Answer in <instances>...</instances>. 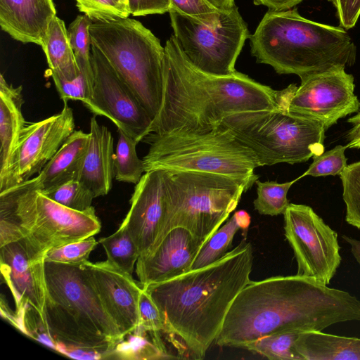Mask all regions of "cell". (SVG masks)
Listing matches in <instances>:
<instances>
[{"instance_id": "cell-15", "label": "cell", "mask_w": 360, "mask_h": 360, "mask_svg": "<svg viewBox=\"0 0 360 360\" xmlns=\"http://www.w3.org/2000/svg\"><path fill=\"white\" fill-rule=\"evenodd\" d=\"M62 110L44 120L26 123L13 154L2 192L39 174L75 131V119L68 102Z\"/></svg>"}, {"instance_id": "cell-30", "label": "cell", "mask_w": 360, "mask_h": 360, "mask_svg": "<svg viewBox=\"0 0 360 360\" xmlns=\"http://www.w3.org/2000/svg\"><path fill=\"white\" fill-rule=\"evenodd\" d=\"M298 179L281 184L257 180V197L253 202L255 209L263 215L276 216L283 214L290 204L287 198L288 190Z\"/></svg>"}, {"instance_id": "cell-24", "label": "cell", "mask_w": 360, "mask_h": 360, "mask_svg": "<svg viewBox=\"0 0 360 360\" xmlns=\"http://www.w3.org/2000/svg\"><path fill=\"white\" fill-rule=\"evenodd\" d=\"M294 350L302 360H360V338L306 331L299 334Z\"/></svg>"}, {"instance_id": "cell-28", "label": "cell", "mask_w": 360, "mask_h": 360, "mask_svg": "<svg viewBox=\"0 0 360 360\" xmlns=\"http://www.w3.org/2000/svg\"><path fill=\"white\" fill-rule=\"evenodd\" d=\"M107 256V261L132 276L139 257L138 248L127 230L120 228L112 234L99 240Z\"/></svg>"}, {"instance_id": "cell-2", "label": "cell", "mask_w": 360, "mask_h": 360, "mask_svg": "<svg viewBox=\"0 0 360 360\" xmlns=\"http://www.w3.org/2000/svg\"><path fill=\"white\" fill-rule=\"evenodd\" d=\"M280 91L235 71L229 75L205 72L195 67L172 35L165 46L161 108L150 133H202L237 112L273 109Z\"/></svg>"}, {"instance_id": "cell-21", "label": "cell", "mask_w": 360, "mask_h": 360, "mask_svg": "<svg viewBox=\"0 0 360 360\" xmlns=\"http://www.w3.org/2000/svg\"><path fill=\"white\" fill-rule=\"evenodd\" d=\"M114 139L96 116L90 122L89 140L77 179L84 184L94 197L107 195L112 186L114 170Z\"/></svg>"}, {"instance_id": "cell-18", "label": "cell", "mask_w": 360, "mask_h": 360, "mask_svg": "<svg viewBox=\"0 0 360 360\" xmlns=\"http://www.w3.org/2000/svg\"><path fill=\"white\" fill-rule=\"evenodd\" d=\"M90 281L101 303L123 338L139 326L141 288L132 276L105 260L84 263Z\"/></svg>"}, {"instance_id": "cell-11", "label": "cell", "mask_w": 360, "mask_h": 360, "mask_svg": "<svg viewBox=\"0 0 360 360\" xmlns=\"http://www.w3.org/2000/svg\"><path fill=\"white\" fill-rule=\"evenodd\" d=\"M168 13L173 35L195 67L216 75L236 71V60L250 36L237 6L226 11L216 25L202 23L172 8Z\"/></svg>"}, {"instance_id": "cell-5", "label": "cell", "mask_w": 360, "mask_h": 360, "mask_svg": "<svg viewBox=\"0 0 360 360\" xmlns=\"http://www.w3.org/2000/svg\"><path fill=\"white\" fill-rule=\"evenodd\" d=\"M249 39L257 63L300 79L356 60V46L345 29L308 20L297 9L269 10Z\"/></svg>"}, {"instance_id": "cell-19", "label": "cell", "mask_w": 360, "mask_h": 360, "mask_svg": "<svg viewBox=\"0 0 360 360\" xmlns=\"http://www.w3.org/2000/svg\"><path fill=\"white\" fill-rule=\"evenodd\" d=\"M204 243L184 228L172 229L152 253L138 259L136 274L141 286L165 281L190 271Z\"/></svg>"}, {"instance_id": "cell-32", "label": "cell", "mask_w": 360, "mask_h": 360, "mask_svg": "<svg viewBox=\"0 0 360 360\" xmlns=\"http://www.w3.org/2000/svg\"><path fill=\"white\" fill-rule=\"evenodd\" d=\"M41 192L55 202L77 211L90 208L95 198L93 193L77 179Z\"/></svg>"}, {"instance_id": "cell-41", "label": "cell", "mask_w": 360, "mask_h": 360, "mask_svg": "<svg viewBox=\"0 0 360 360\" xmlns=\"http://www.w3.org/2000/svg\"><path fill=\"white\" fill-rule=\"evenodd\" d=\"M335 6L340 26L349 30L355 26L360 15V0H329Z\"/></svg>"}, {"instance_id": "cell-1", "label": "cell", "mask_w": 360, "mask_h": 360, "mask_svg": "<svg viewBox=\"0 0 360 360\" xmlns=\"http://www.w3.org/2000/svg\"><path fill=\"white\" fill-rule=\"evenodd\" d=\"M360 321V300L349 292L300 276L250 281L237 295L215 343L245 347L266 335L323 330Z\"/></svg>"}, {"instance_id": "cell-10", "label": "cell", "mask_w": 360, "mask_h": 360, "mask_svg": "<svg viewBox=\"0 0 360 360\" xmlns=\"http://www.w3.org/2000/svg\"><path fill=\"white\" fill-rule=\"evenodd\" d=\"M168 198L165 236L182 227L205 243L227 219L242 195L258 180L214 173L165 170Z\"/></svg>"}, {"instance_id": "cell-37", "label": "cell", "mask_w": 360, "mask_h": 360, "mask_svg": "<svg viewBox=\"0 0 360 360\" xmlns=\"http://www.w3.org/2000/svg\"><path fill=\"white\" fill-rule=\"evenodd\" d=\"M169 1L170 8L208 25H216L219 23L226 12L216 8L207 0Z\"/></svg>"}, {"instance_id": "cell-31", "label": "cell", "mask_w": 360, "mask_h": 360, "mask_svg": "<svg viewBox=\"0 0 360 360\" xmlns=\"http://www.w3.org/2000/svg\"><path fill=\"white\" fill-rule=\"evenodd\" d=\"M299 333H288L262 337L248 345L250 352L269 359L302 360L294 350V344Z\"/></svg>"}, {"instance_id": "cell-44", "label": "cell", "mask_w": 360, "mask_h": 360, "mask_svg": "<svg viewBox=\"0 0 360 360\" xmlns=\"http://www.w3.org/2000/svg\"><path fill=\"white\" fill-rule=\"evenodd\" d=\"M342 238L347 243L350 244L352 253L360 265V240L352 238L345 234L342 236Z\"/></svg>"}, {"instance_id": "cell-27", "label": "cell", "mask_w": 360, "mask_h": 360, "mask_svg": "<svg viewBox=\"0 0 360 360\" xmlns=\"http://www.w3.org/2000/svg\"><path fill=\"white\" fill-rule=\"evenodd\" d=\"M118 131V141L114 155L115 178L122 182L136 184L145 172L143 160L139 159L136 153L137 141L125 134Z\"/></svg>"}, {"instance_id": "cell-36", "label": "cell", "mask_w": 360, "mask_h": 360, "mask_svg": "<svg viewBox=\"0 0 360 360\" xmlns=\"http://www.w3.org/2000/svg\"><path fill=\"white\" fill-rule=\"evenodd\" d=\"M346 149V146L338 145L330 150L312 157L313 162L299 179L305 176H340L347 166V160L345 155Z\"/></svg>"}, {"instance_id": "cell-43", "label": "cell", "mask_w": 360, "mask_h": 360, "mask_svg": "<svg viewBox=\"0 0 360 360\" xmlns=\"http://www.w3.org/2000/svg\"><path fill=\"white\" fill-rule=\"evenodd\" d=\"M303 0H253L255 5H262L271 11H286L297 6Z\"/></svg>"}, {"instance_id": "cell-12", "label": "cell", "mask_w": 360, "mask_h": 360, "mask_svg": "<svg viewBox=\"0 0 360 360\" xmlns=\"http://www.w3.org/2000/svg\"><path fill=\"white\" fill-rule=\"evenodd\" d=\"M283 216L285 236L294 252L297 274L328 285L342 260L338 233L306 205L290 203Z\"/></svg>"}, {"instance_id": "cell-25", "label": "cell", "mask_w": 360, "mask_h": 360, "mask_svg": "<svg viewBox=\"0 0 360 360\" xmlns=\"http://www.w3.org/2000/svg\"><path fill=\"white\" fill-rule=\"evenodd\" d=\"M41 48L51 72L71 78L81 72L70 46L65 22L57 15L48 26Z\"/></svg>"}, {"instance_id": "cell-35", "label": "cell", "mask_w": 360, "mask_h": 360, "mask_svg": "<svg viewBox=\"0 0 360 360\" xmlns=\"http://www.w3.org/2000/svg\"><path fill=\"white\" fill-rule=\"evenodd\" d=\"M79 11L93 22L129 18L124 0H75Z\"/></svg>"}, {"instance_id": "cell-29", "label": "cell", "mask_w": 360, "mask_h": 360, "mask_svg": "<svg viewBox=\"0 0 360 360\" xmlns=\"http://www.w3.org/2000/svg\"><path fill=\"white\" fill-rule=\"evenodd\" d=\"M92 22L86 15H79L70 24L67 30L77 64L93 88L94 77L91 61V43L89 34V27Z\"/></svg>"}, {"instance_id": "cell-16", "label": "cell", "mask_w": 360, "mask_h": 360, "mask_svg": "<svg viewBox=\"0 0 360 360\" xmlns=\"http://www.w3.org/2000/svg\"><path fill=\"white\" fill-rule=\"evenodd\" d=\"M130 202L120 226L127 230L139 257H143L152 253L165 236L168 198L165 170L145 172L136 184Z\"/></svg>"}, {"instance_id": "cell-42", "label": "cell", "mask_w": 360, "mask_h": 360, "mask_svg": "<svg viewBox=\"0 0 360 360\" xmlns=\"http://www.w3.org/2000/svg\"><path fill=\"white\" fill-rule=\"evenodd\" d=\"M347 122L352 127L347 134V148H360V111L354 116L349 118Z\"/></svg>"}, {"instance_id": "cell-38", "label": "cell", "mask_w": 360, "mask_h": 360, "mask_svg": "<svg viewBox=\"0 0 360 360\" xmlns=\"http://www.w3.org/2000/svg\"><path fill=\"white\" fill-rule=\"evenodd\" d=\"M56 90L63 102L80 101L86 104L92 94L93 88L89 85L84 74L80 72L71 78L65 77L56 72H51Z\"/></svg>"}, {"instance_id": "cell-6", "label": "cell", "mask_w": 360, "mask_h": 360, "mask_svg": "<svg viewBox=\"0 0 360 360\" xmlns=\"http://www.w3.org/2000/svg\"><path fill=\"white\" fill-rule=\"evenodd\" d=\"M101 228L93 206L74 210L20 185L0 192V246L23 238L44 258L50 249L94 236Z\"/></svg>"}, {"instance_id": "cell-22", "label": "cell", "mask_w": 360, "mask_h": 360, "mask_svg": "<svg viewBox=\"0 0 360 360\" xmlns=\"http://www.w3.org/2000/svg\"><path fill=\"white\" fill-rule=\"evenodd\" d=\"M89 140V133L75 131L35 177L17 185L46 191L77 179Z\"/></svg>"}, {"instance_id": "cell-23", "label": "cell", "mask_w": 360, "mask_h": 360, "mask_svg": "<svg viewBox=\"0 0 360 360\" xmlns=\"http://www.w3.org/2000/svg\"><path fill=\"white\" fill-rule=\"evenodd\" d=\"M22 87L0 77V187L5 184L13 152L26 122L22 112Z\"/></svg>"}, {"instance_id": "cell-20", "label": "cell", "mask_w": 360, "mask_h": 360, "mask_svg": "<svg viewBox=\"0 0 360 360\" xmlns=\"http://www.w3.org/2000/svg\"><path fill=\"white\" fill-rule=\"evenodd\" d=\"M56 15L52 0H0V26L13 39L41 46Z\"/></svg>"}, {"instance_id": "cell-17", "label": "cell", "mask_w": 360, "mask_h": 360, "mask_svg": "<svg viewBox=\"0 0 360 360\" xmlns=\"http://www.w3.org/2000/svg\"><path fill=\"white\" fill-rule=\"evenodd\" d=\"M44 262V258L23 238L0 246L1 277L13 297L18 323L28 306L39 314L43 321Z\"/></svg>"}, {"instance_id": "cell-39", "label": "cell", "mask_w": 360, "mask_h": 360, "mask_svg": "<svg viewBox=\"0 0 360 360\" xmlns=\"http://www.w3.org/2000/svg\"><path fill=\"white\" fill-rule=\"evenodd\" d=\"M139 328L143 331L169 334L165 319L148 292L142 288L139 301Z\"/></svg>"}, {"instance_id": "cell-14", "label": "cell", "mask_w": 360, "mask_h": 360, "mask_svg": "<svg viewBox=\"0 0 360 360\" xmlns=\"http://www.w3.org/2000/svg\"><path fill=\"white\" fill-rule=\"evenodd\" d=\"M94 72L91 97L84 105L94 115L110 120L137 143L150 133L153 119L120 78L103 54L91 45Z\"/></svg>"}, {"instance_id": "cell-4", "label": "cell", "mask_w": 360, "mask_h": 360, "mask_svg": "<svg viewBox=\"0 0 360 360\" xmlns=\"http://www.w3.org/2000/svg\"><path fill=\"white\" fill-rule=\"evenodd\" d=\"M43 322L56 350L73 357L82 352L112 354L124 339L105 310L84 263L44 262Z\"/></svg>"}, {"instance_id": "cell-8", "label": "cell", "mask_w": 360, "mask_h": 360, "mask_svg": "<svg viewBox=\"0 0 360 360\" xmlns=\"http://www.w3.org/2000/svg\"><path fill=\"white\" fill-rule=\"evenodd\" d=\"M287 88L273 109L237 112L221 124L255 154L260 167L307 161L324 152L326 129L319 122L288 108Z\"/></svg>"}, {"instance_id": "cell-7", "label": "cell", "mask_w": 360, "mask_h": 360, "mask_svg": "<svg viewBox=\"0 0 360 360\" xmlns=\"http://www.w3.org/2000/svg\"><path fill=\"white\" fill-rule=\"evenodd\" d=\"M91 43L136 96L151 118L158 114L163 92L165 46L140 21L126 18L94 21Z\"/></svg>"}, {"instance_id": "cell-34", "label": "cell", "mask_w": 360, "mask_h": 360, "mask_svg": "<svg viewBox=\"0 0 360 360\" xmlns=\"http://www.w3.org/2000/svg\"><path fill=\"white\" fill-rule=\"evenodd\" d=\"M97 245L94 236L80 240L56 247L45 255L46 262L78 265L88 261L91 252Z\"/></svg>"}, {"instance_id": "cell-13", "label": "cell", "mask_w": 360, "mask_h": 360, "mask_svg": "<svg viewBox=\"0 0 360 360\" xmlns=\"http://www.w3.org/2000/svg\"><path fill=\"white\" fill-rule=\"evenodd\" d=\"M287 88L288 110L319 122L326 130L337 122L360 108L354 94V79L344 68H337L301 79Z\"/></svg>"}, {"instance_id": "cell-45", "label": "cell", "mask_w": 360, "mask_h": 360, "mask_svg": "<svg viewBox=\"0 0 360 360\" xmlns=\"http://www.w3.org/2000/svg\"><path fill=\"white\" fill-rule=\"evenodd\" d=\"M216 8L227 11L233 8L236 6L234 0H207Z\"/></svg>"}, {"instance_id": "cell-9", "label": "cell", "mask_w": 360, "mask_h": 360, "mask_svg": "<svg viewBox=\"0 0 360 360\" xmlns=\"http://www.w3.org/2000/svg\"><path fill=\"white\" fill-rule=\"evenodd\" d=\"M145 172L154 170L208 172L247 178L260 167L252 151L221 124L202 133H150Z\"/></svg>"}, {"instance_id": "cell-33", "label": "cell", "mask_w": 360, "mask_h": 360, "mask_svg": "<svg viewBox=\"0 0 360 360\" xmlns=\"http://www.w3.org/2000/svg\"><path fill=\"white\" fill-rule=\"evenodd\" d=\"M340 177L346 205L345 220L360 229V161L347 165Z\"/></svg>"}, {"instance_id": "cell-40", "label": "cell", "mask_w": 360, "mask_h": 360, "mask_svg": "<svg viewBox=\"0 0 360 360\" xmlns=\"http://www.w3.org/2000/svg\"><path fill=\"white\" fill-rule=\"evenodd\" d=\"M129 13L133 16H146L169 12V0H124Z\"/></svg>"}, {"instance_id": "cell-3", "label": "cell", "mask_w": 360, "mask_h": 360, "mask_svg": "<svg viewBox=\"0 0 360 360\" xmlns=\"http://www.w3.org/2000/svg\"><path fill=\"white\" fill-rule=\"evenodd\" d=\"M253 258L251 243L243 239L211 264L142 287L189 357L203 359L215 342L233 302L251 281Z\"/></svg>"}, {"instance_id": "cell-26", "label": "cell", "mask_w": 360, "mask_h": 360, "mask_svg": "<svg viewBox=\"0 0 360 360\" xmlns=\"http://www.w3.org/2000/svg\"><path fill=\"white\" fill-rule=\"evenodd\" d=\"M251 222L250 215L244 210L233 215L203 244L191 266V269H200L222 258L231 247L233 239L240 229L246 236Z\"/></svg>"}]
</instances>
